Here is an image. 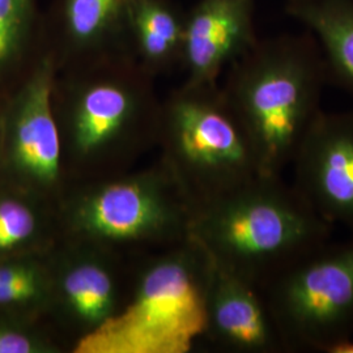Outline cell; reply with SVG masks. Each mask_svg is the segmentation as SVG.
Returning a JSON list of instances; mask_svg holds the SVG:
<instances>
[{"instance_id":"cell-1","label":"cell","mask_w":353,"mask_h":353,"mask_svg":"<svg viewBox=\"0 0 353 353\" xmlns=\"http://www.w3.org/2000/svg\"><path fill=\"white\" fill-rule=\"evenodd\" d=\"M332 227L281 176H259L198 208L190 223L214 265L261 290L330 241Z\"/></svg>"},{"instance_id":"cell-2","label":"cell","mask_w":353,"mask_h":353,"mask_svg":"<svg viewBox=\"0 0 353 353\" xmlns=\"http://www.w3.org/2000/svg\"><path fill=\"white\" fill-rule=\"evenodd\" d=\"M327 67L314 37L258 39L230 64L223 93L252 143L259 172L281 176L322 109Z\"/></svg>"},{"instance_id":"cell-3","label":"cell","mask_w":353,"mask_h":353,"mask_svg":"<svg viewBox=\"0 0 353 353\" xmlns=\"http://www.w3.org/2000/svg\"><path fill=\"white\" fill-rule=\"evenodd\" d=\"M192 240V239H191ZM153 265L132 303L76 344V353H186L208 327L212 262L196 241Z\"/></svg>"},{"instance_id":"cell-4","label":"cell","mask_w":353,"mask_h":353,"mask_svg":"<svg viewBox=\"0 0 353 353\" xmlns=\"http://www.w3.org/2000/svg\"><path fill=\"white\" fill-rule=\"evenodd\" d=\"M262 290L285 352H323L353 336V239L328 241Z\"/></svg>"},{"instance_id":"cell-5","label":"cell","mask_w":353,"mask_h":353,"mask_svg":"<svg viewBox=\"0 0 353 353\" xmlns=\"http://www.w3.org/2000/svg\"><path fill=\"white\" fill-rule=\"evenodd\" d=\"M165 123L201 205L261 174L252 143L216 83H186L168 102Z\"/></svg>"},{"instance_id":"cell-6","label":"cell","mask_w":353,"mask_h":353,"mask_svg":"<svg viewBox=\"0 0 353 353\" xmlns=\"http://www.w3.org/2000/svg\"><path fill=\"white\" fill-rule=\"evenodd\" d=\"M68 77L52 88L55 115L61 117L76 151L89 154L112 144L137 126L151 109L145 75L132 54L68 65Z\"/></svg>"},{"instance_id":"cell-7","label":"cell","mask_w":353,"mask_h":353,"mask_svg":"<svg viewBox=\"0 0 353 353\" xmlns=\"http://www.w3.org/2000/svg\"><path fill=\"white\" fill-rule=\"evenodd\" d=\"M57 64L43 48L8 94L1 147L13 173L30 186L49 188L61 172V135L52 105Z\"/></svg>"},{"instance_id":"cell-8","label":"cell","mask_w":353,"mask_h":353,"mask_svg":"<svg viewBox=\"0 0 353 353\" xmlns=\"http://www.w3.org/2000/svg\"><path fill=\"white\" fill-rule=\"evenodd\" d=\"M290 165L293 188L316 214L353 229V110H322Z\"/></svg>"},{"instance_id":"cell-9","label":"cell","mask_w":353,"mask_h":353,"mask_svg":"<svg viewBox=\"0 0 353 353\" xmlns=\"http://www.w3.org/2000/svg\"><path fill=\"white\" fill-rule=\"evenodd\" d=\"M132 0H54L43 19L45 48L57 70L101 58L132 54Z\"/></svg>"},{"instance_id":"cell-10","label":"cell","mask_w":353,"mask_h":353,"mask_svg":"<svg viewBox=\"0 0 353 353\" xmlns=\"http://www.w3.org/2000/svg\"><path fill=\"white\" fill-rule=\"evenodd\" d=\"M255 0H199L185 19L181 63L191 84H214L221 71L250 50L259 38Z\"/></svg>"},{"instance_id":"cell-11","label":"cell","mask_w":353,"mask_h":353,"mask_svg":"<svg viewBox=\"0 0 353 353\" xmlns=\"http://www.w3.org/2000/svg\"><path fill=\"white\" fill-rule=\"evenodd\" d=\"M178 212L152 182L130 179L106 185L84 198L76 208L75 223L94 239L137 240L176 225Z\"/></svg>"},{"instance_id":"cell-12","label":"cell","mask_w":353,"mask_h":353,"mask_svg":"<svg viewBox=\"0 0 353 353\" xmlns=\"http://www.w3.org/2000/svg\"><path fill=\"white\" fill-rule=\"evenodd\" d=\"M208 331L237 351L285 352L263 290L214 263L208 287Z\"/></svg>"},{"instance_id":"cell-13","label":"cell","mask_w":353,"mask_h":353,"mask_svg":"<svg viewBox=\"0 0 353 353\" xmlns=\"http://www.w3.org/2000/svg\"><path fill=\"white\" fill-rule=\"evenodd\" d=\"M285 12L316 39L330 81L353 96V0H285Z\"/></svg>"},{"instance_id":"cell-14","label":"cell","mask_w":353,"mask_h":353,"mask_svg":"<svg viewBox=\"0 0 353 353\" xmlns=\"http://www.w3.org/2000/svg\"><path fill=\"white\" fill-rule=\"evenodd\" d=\"M186 13L169 0H132L131 52L150 74L181 62Z\"/></svg>"},{"instance_id":"cell-15","label":"cell","mask_w":353,"mask_h":353,"mask_svg":"<svg viewBox=\"0 0 353 353\" xmlns=\"http://www.w3.org/2000/svg\"><path fill=\"white\" fill-rule=\"evenodd\" d=\"M45 48L38 0H0V96L23 80Z\"/></svg>"},{"instance_id":"cell-16","label":"cell","mask_w":353,"mask_h":353,"mask_svg":"<svg viewBox=\"0 0 353 353\" xmlns=\"http://www.w3.org/2000/svg\"><path fill=\"white\" fill-rule=\"evenodd\" d=\"M62 290L74 314L90 326L96 327L112 316L113 279L100 263L81 261L71 265L62 278Z\"/></svg>"},{"instance_id":"cell-17","label":"cell","mask_w":353,"mask_h":353,"mask_svg":"<svg viewBox=\"0 0 353 353\" xmlns=\"http://www.w3.org/2000/svg\"><path fill=\"white\" fill-rule=\"evenodd\" d=\"M46 292V280L37 265L20 261H0V306H28Z\"/></svg>"},{"instance_id":"cell-18","label":"cell","mask_w":353,"mask_h":353,"mask_svg":"<svg viewBox=\"0 0 353 353\" xmlns=\"http://www.w3.org/2000/svg\"><path fill=\"white\" fill-rule=\"evenodd\" d=\"M37 230V214L26 201L0 195V261L28 245Z\"/></svg>"},{"instance_id":"cell-19","label":"cell","mask_w":353,"mask_h":353,"mask_svg":"<svg viewBox=\"0 0 353 353\" xmlns=\"http://www.w3.org/2000/svg\"><path fill=\"white\" fill-rule=\"evenodd\" d=\"M43 351L41 341L26 328L0 321V353H37Z\"/></svg>"},{"instance_id":"cell-20","label":"cell","mask_w":353,"mask_h":353,"mask_svg":"<svg viewBox=\"0 0 353 353\" xmlns=\"http://www.w3.org/2000/svg\"><path fill=\"white\" fill-rule=\"evenodd\" d=\"M323 353H353V336L331 343Z\"/></svg>"},{"instance_id":"cell-21","label":"cell","mask_w":353,"mask_h":353,"mask_svg":"<svg viewBox=\"0 0 353 353\" xmlns=\"http://www.w3.org/2000/svg\"><path fill=\"white\" fill-rule=\"evenodd\" d=\"M7 97L0 96V147H1V130H3V114H4V105Z\"/></svg>"}]
</instances>
